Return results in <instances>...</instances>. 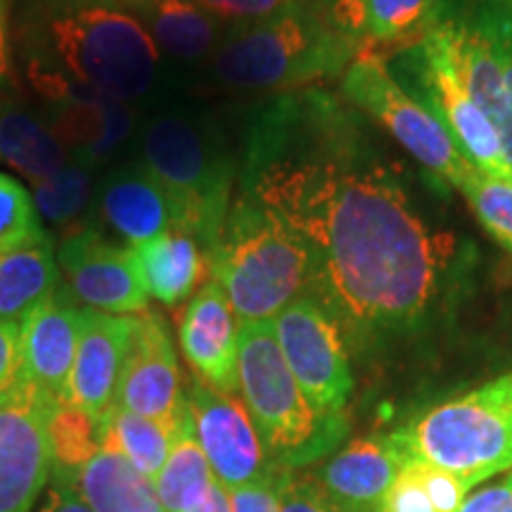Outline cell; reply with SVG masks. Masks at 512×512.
<instances>
[{
  "mask_svg": "<svg viewBox=\"0 0 512 512\" xmlns=\"http://www.w3.org/2000/svg\"><path fill=\"white\" fill-rule=\"evenodd\" d=\"M242 192L306 242L311 290L363 328H415L456 266V238L422 221L351 105L316 88L256 112Z\"/></svg>",
  "mask_w": 512,
  "mask_h": 512,
  "instance_id": "obj_1",
  "label": "cell"
},
{
  "mask_svg": "<svg viewBox=\"0 0 512 512\" xmlns=\"http://www.w3.org/2000/svg\"><path fill=\"white\" fill-rule=\"evenodd\" d=\"M38 95L79 88L133 102L155 86L159 50L121 0H36L22 27Z\"/></svg>",
  "mask_w": 512,
  "mask_h": 512,
  "instance_id": "obj_2",
  "label": "cell"
},
{
  "mask_svg": "<svg viewBox=\"0 0 512 512\" xmlns=\"http://www.w3.org/2000/svg\"><path fill=\"white\" fill-rule=\"evenodd\" d=\"M358 53L361 41L318 0H304L264 22L230 27L216 46L214 74L238 91H299L342 76Z\"/></svg>",
  "mask_w": 512,
  "mask_h": 512,
  "instance_id": "obj_3",
  "label": "cell"
},
{
  "mask_svg": "<svg viewBox=\"0 0 512 512\" xmlns=\"http://www.w3.org/2000/svg\"><path fill=\"white\" fill-rule=\"evenodd\" d=\"M207 264L238 323L273 320L287 304L311 292L316 278L306 242L245 192L230 204Z\"/></svg>",
  "mask_w": 512,
  "mask_h": 512,
  "instance_id": "obj_4",
  "label": "cell"
},
{
  "mask_svg": "<svg viewBox=\"0 0 512 512\" xmlns=\"http://www.w3.org/2000/svg\"><path fill=\"white\" fill-rule=\"evenodd\" d=\"M240 392L268 456L278 467L309 465L344 437V418H323L287 368L273 320L240 323Z\"/></svg>",
  "mask_w": 512,
  "mask_h": 512,
  "instance_id": "obj_5",
  "label": "cell"
},
{
  "mask_svg": "<svg viewBox=\"0 0 512 512\" xmlns=\"http://www.w3.org/2000/svg\"><path fill=\"white\" fill-rule=\"evenodd\" d=\"M140 166L174 202L176 230L192 235L209 256L233 204V164L226 152L190 119L162 114L143 128Z\"/></svg>",
  "mask_w": 512,
  "mask_h": 512,
  "instance_id": "obj_6",
  "label": "cell"
},
{
  "mask_svg": "<svg viewBox=\"0 0 512 512\" xmlns=\"http://www.w3.org/2000/svg\"><path fill=\"white\" fill-rule=\"evenodd\" d=\"M403 463L422 460L463 479L467 489L512 467V401L489 382L439 403L389 434Z\"/></svg>",
  "mask_w": 512,
  "mask_h": 512,
  "instance_id": "obj_7",
  "label": "cell"
},
{
  "mask_svg": "<svg viewBox=\"0 0 512 512\" xmlns=\"http://www.w3.org/2000/svg\"><path fill=\"white\" fill-rule=\"evenodd\" d=\"M342 95L356 112L382 126L415 162L453 188L472 169L441 121L401 86L384 55L361 48L344 69Z\"/></svg>",
  "mask_w": 512,
  "mask_h": 512,
  "instance_id": "obj_8",
  "label": "cell"
},
{
  "mask_svg": "<svg viewBox=\"0 0 512 512\" xmlns=\"http://www.w3.org/2000/svg\"><path fill=\"white\" fill-rule=\"evenodd\" d=\"M273 328L287 368L311 406L323 418L342 420L354 375L337 313L306 292L273 318Z\"/></svg>",
  "mask_w": 512,
  "mask_h": 512,
  "instance_id": "obj_9",
  "label": "cell"
},
{
  "mask_svg": "<svg viewBox=\"0 0 512 512\" xmlns=\"http://www.w3.org/2000/svg\"><path fill=\"white\" fill-rule=\"evenodd\" d=\"M403 53L408 57V67L413 69L415 83L420 86L415 88V93L420 91L422 95L420 102L441 121L460 155L484 174L512 181V169L505 159L494 121L467 93L437 29L432 27L418 46Z\"/></svg>",
  "mask_w": 512,
  "mask_h": 512,
  "instance_id": "obj_10",
  "label": "cell"
},
{
  "mask_svg": "<svg viewBox=\"0 0 512 512\" xmlns=\"http://www.w3.org/2000/svg\"><path fill=\"white\" fill-rule=\"evenodd\" d=\"M185 399L192 430L209 460L211 472L228 491L261 482L283 470L268 456L245 401L235 394L219 392L197 377L190 382Z\"/></svg>",
  "mask_w": 512,
  "mask_h": 512,
  "instance_id": "obj_11",
  "label": "cell"
},
{
  "mask_svg": "<svg viewBox=\"0 0 512 512\" xmlns=\"http://www.w3.org/2000/svg\"><path fill=\"white\" fill-rule=\"evenodd\" d=\"M55 403L31 380L0 399V512H29L48 484V420Z\"/></svg>",
  "mask_w": 512,
  "mask_h": 512,
  "instance_id": "obj_12",
  "label": "cell"
},
{
  "mask_svg": "<svg viewBox=\"0 0 512 512\" xmlns=\"http://www.w3.org/2000/svg\"><path fill=\"white\" fill-rule=\"evenodd\" d=\"M131 318V339L112 408L164 422L185 420L188 399L166 320L147 309Z\"/></svg>",
  "mask_w": 512,
  "mask_h": 512,
  "instance_id": "obj_13",
  "label": "cell"
},
{
  "mask_svg": "<svg viewBox=\"0 0 512 512\" xmlns=\"http://www.w3.org/2000/svg\"><path fill=\"white\" fill-rule=\"evenodd\" d=\"M57 266L67 290L86 309L133 316L147 309V290L131 247L114 245L100 230L72 233L57 249Z\"/></svg>",
  "mask_w": 512,
  "mask_h": 512,
  "instance_id": "obj_14",
  "label": "cell"
},
{
  "mask_svg": "<svg viewBox=\"0 0 512 512\" xmlns=\"http://www.w3.org/2000/svg\"><path fill=\"white\" fill-rule=\"evenodd\" d=\"M238 332L240 323L233 306L214 280L192 294L178 318V339L185 361L195 370L197 380L226 394L240 389Z\"/></svg>",
  "mask_w": 512,
  "mask_h": 512,
  "instance_id": "obj_15",
  "label": "cell"
},
{
  "mask_svg": "<svg viewBox=\"0 0 512 512\" xmlns=\"http://www.w3.org/2000/svg\"><path fill=\"white\" fill-rule=\"evenodd\" d=\"M41 98L48 105V126L60 138L67 155L72 152L76 162L88 169L117 155L136 126V112L128 102L105 95L57 88Z\"/></svg>",
  "mask_w": 512,
  "mask_h": 512,
  "instance_id": "obj_16",
  "label": "cell"
},
{
  "mask_svg": "<svg viewBox=\"0 0 512 512\" xmlns=\"http://www.w3.org/2000/svg\"><path fill=\"white\" fill-rule=\"evenodd\" d=\"M133 318L83 309L81 337L64 399L81 411L105 418L114 406L117 384L131 339Z\"/></svg>",
  "mask_w": 512,
  "mask_h": 512,
  "instance_id": "obj_17",
  "label": "cell"
},
{
  "mask_svg": "<svg viewBox=\"0 0 512 512\" xmlns=\"http://www.w3.org/2000/svg\"><path fill=\"white\" fill-rule=\"evenodd\" d=\"M83 309H79L67 290L57 285L22 318V361L24 380H31L43 392L64 399L72 375L76 347L81 337Z\"/></svg>",
  "mask_w": 512,
  "mask_h": 512,
  "instance_id": "obj_18",
  "label": "cell"
},
{
  "mask_svg": "<svg viewBox=\"0 0 512 512\" xmlns=\"http://www.w3.org/2000/svg\"><path fill=\"white\" fill-rule=\"evenodd\" d=\"M403 460L389 437L356 439L316 472L325 496L344 512H382Z\"/></svg>",
  "mask_w": 512,
  "mask_h": 512,
  "instance_id": "obj_19",
  "label": "cell"
},
{
  "mask_svg": "<svg viewBox=\"0 0 512 512\" xmlns=\"http://www.w3.org/2000/svg\"><path fill=\"white\" fill-rule=\"evenodd\" d=\"M98 207L102 221L131 245L176 230L174 202L140 164L121 166L105 178Z\"/></svg>",
  "mask_w": 512,
  "mask_h": 512,
  "instance_id": "obj_20",
  "label": "cell"
},
{
  "mask_svg": "<svg viewBox=\"0 0 512 512\" xmlns=\"http://www.w3.org/2000/svg\"><path fill=\"white\" fill-rule=\"evenodd\" d=\"M143 24L159 53L176 60H200L221 41V22L197 0H121Z\"/></svg>",
  "mask_w": 512,
  "mask_h": 512,
  "instance_id": "obj_21",
  "label": "cell"
},
{
  "mask_svg": "<svg viewBox=\"0 0 512 512\" xmlns=\"http://www.w3.org/2000/svg\"><path fill=\"white\" fill-rule=\"evenodd\" d=\"M147 297L164 306L188 302L207 273V256L192 235L166 230L157 238L131 247Z\"/></svg>",
  "mask_w": 512,
  "mask_h": 512,
  "instance_id": "obj_22",
  "label": "cell"
},
{
  "mask_svg": "<svg viewBox=\"0 0 512 512\" xmlns=\"http://www.w3.org/2000/svg\"><path fill=\"white\" fill-rule=\"evenodd\" d=\"M0 162L31 183L46 181L69 164L53 128L17 102L0 105Z\"/></svg>",
  "mask_w": 512,
  "mask_h": 512,
  "instance_id": "obj_23",
  "label": "cell"
},
{
  "mask_svg": "<svg viewBox=\"0 0 512 512\" xmlns=\"http://www.w3.org/2000/svg\"><path fill=\"white\" fill-rule=\"evenodd\" d=\"M91 512H159L155 484L143 472L121 458L119 453L102 451L83 467L74 486Z\"/></svg>",
  "mask_w": 512,
  "mask_h": 512,
  "instance_id": "obj_24",
  "label": "cell"
},
{
  "mask_svg": "<svg viewBox=\"0 0 512 512\" xmlns=\"http://www.w3.org/2000/svg\"><path fill=\"white\" fill-rule=\"evenodd\" d=\"M188 422L190 411L181 422H164L121 411V408H110V413L102 418V448L119 453L155 484L176 437Z\"/></svg>",
  "mask_w": 512,
  "mask_h": 512,
  "instance_id": "obj_25",
  "label": "cell"
},
{
  "mask_svg": "<svg viewBox=\"0 0 512 512\" xmlns=\"http://www.w3.org/2000/svg\"><path fill=\"white\" fill-rule=\"evenodd\" d=\"M60 285L50 240L0 254V323H17Z\"/></svg>",
  "mask_w": 512,
  "mask_h": 512,
  "instance_id": "obj_26",
  "label": "cell"
},
{
  "mask_svg": "<svg viewBox=\"0 0 512 512\" xmlns=\"http://www.w3.org/2000/svg\"><path fill=\"white\" fill-rule=\"evenodd\" d=\"M50 484L74 489L83 467L102 451V418L57 401L48 420Z\"/></svg>",
  "mask_w": 512,
  "mask_h": 512,
  "instance_id": "obj_27",
  "label": "cell"
},
{
  "mask_svg": "<svg viewBox=\"0 0 512 512\" xmlns=\"http://www.w3.org/2000/svg\"><path fill=\"white\" fill-rule=\"evenodd\" d=\"M439 8L441 0H368L361 48L384 55L418 46L437 22Z\"/></svg>",
  "mask_w": 512,
  "mask_h": 512,
  "instance_id": "obj_28",
  "label": "cell"
},
{
  "mask_svg": "<svg viewBox=\"0 0 512 512\" xmlns=\"http://www.w3.org/2000/svg\"><path fill=\"white\" fill-rule=\"evenodd\" d=\"M216 482L207 456L192 430V420L174 441L169 458L155 479V494L164 512H188Z\"/></svg>",
  "mask_w": 512,
  "mask_h": 512,
  "instance_id": "obj_29",
  "label": "cell"
},
{
  "mask_svg": "<svg viewBox=\"0 0 512 512\" xmlns=\"http://www.w3.org/2000/svg\"><path fill=\"white\" fill-rule=\"evenodd\" d=\"M456 190L463 192L486 233L512 254V181L489 176L472 166Z\"/></svg>",
  "mask_w": 512,
  "mask_h": 512,
  "instance_id": "obj_30",
  "label": "cell"
},
{
  "mask_svg": "<svg viewBox=\"0 0 512 512\" xmlns=\"http://www.w3.org/2000/svg\"><path fill=\"white\" fill-rule=\"evenodd\" d=\"M91 169L79 162L62 166L46 181L34 183V204L41 221L64 226L74 221L91 200Z\"/></svg>",
  "mask_w": 512,
  "mask_h": 512,
  "instance_id": "obj_31",
  "label": "cell"
},
{
  "mask_svg": "<svg viewBox=\"0 0 512 512\" xmlns=\"http://www.w3.org/2000/svg\"><path fill=\"white\" fill-rule=\"evenodd\" d=\"M48 233L38 216L34 197L17 178L0 174V254L46 242Z\"/></svg>",
  "mask_w": 512,
  "mask_h": 512,
  "instance_id": "obj_32",
  "label": "cell"
},
{
  "mask_svg": "<svg viewBox=\"0 0 512 512\" xmlns=\"http://www.w3.org/2000/svg\"><path fill=\"white\" fill-rule=\"evenodd\" d=\"M496 34L498 53H501L503 64V107L494 126L498 131V138H501L505 159H508L512 169V8H508V5H503L498 10Z\"/></svg>",
  "mask_w": 512,
  "mask_h": 512,
  "instance_id": "obj_33",
  "label": "cell"
},
{
  "mask_svg": "<svg viewBox=\"0 0 512 512\" xmlns=\"http://www.w3.org/2000/svg\"><path fill=\"white\" fill-rule=\"evenodd\" d=\"M403 465L418 477V482L427 491V496H430L437 512H458V508L465 501V494L470 491L463 479L441 470V467L422 463V460H406Z\"/></svg>",
  "mask_w": 512,
  "mask_h": 512,
  "instance_id": "obj_34",
  "label": "cell"
},
{
  "mask_svg": "<svg viewBox=\"0 0 512 512\" xmlns=\"http://www.w3.org/2000/svg\"><path fill=\"white\" fill-rule=\"evenodd\" d=\"M197 3L219 22H230L235 27V24L264 22L268 17L297 8L304 0H197Z\"/></svg>",
  "mask_w": 512,
  "mask_h": 512,
  "instance_id": "obj_35",
  "label": "cell"
},
{
  "mask_svg": "<svg viewBox=\"0 0 512 512\" xmlns=\"http://www.w3.org/2000/svg\"><path fill=\"white\" fill-rule=\"evenodd\" d=\"M278 512H344L325 496L313 475L294 477L290 470L280 482V505Z\"/></svg>",
  "mask_w": 512,
  "mask_h": 512,
  "instance_id": "obj_36",
  "label": "cell"
},
{
  "mask_svg": "<svg viewBox=\"0 0 512 512\" xmlns=\"http://www.w3.org/2000/svg\"><path fill=\"white\" fill-rule=\"evenodd\" d=\"M22 330L17 323H0V399L22 384Z\"/></svg>",
  "mask_w": 512,
  "mask_h": 512,
  "instance_id": "obj_37",
  "label": "cell"
},
{
  "mask_svg": "<svg viewBox=\"0 0 512 512\" xmlns=\"http://www.w3.org/2000/svg\"><path fill=\"white\" fill-rule=\"evenodd\" d=\"M382 512H437V508H434L427 491L422 489L418 477L403 465L394 479L392 489L387 491Z\"/></svg>",
  "mask_w": 512,
  "mask_h": 512,
  "instance_id": "obj_38",
  "label": "cell"
},
{
  "mask_svg": "<svg viewBox=\"0 0 512 512\" xmlns=\"http://www.w3.org/2000/svg\"><path fill=\"white\" fill-rule=\"evenodd\" d=\"M287 470H278L275 475L261 482L240 486L230 491L233 512H278L280 505V482Z\"/></svg>",
  "mask_w": 512,
  "mask_h": 512,
  "instance_id": "obj_39",
  "label": "cell"
},
{
  "mask_svg": "<svg viewBox=\"0 0 512 512\" xmlns=\"http://www.w3.org/2000/svg\"><path fill=\"white\" fill-rule=\"evenodd\" d=\"M318 3L323 5V10L328 12V17L344 31V34L354 36L356 41H361L368 0H318Z\"/></svg>",
  "mask_w": 512,
  "mask_h": 512,
  "instance_id": "obj_40",
  "label": "cell"
},
{
  "mask_svg": "<svg viewBox=\"0 0 512 512\" xmlns=\"http://www.w3.org/2000/svg\"><path fill=\"white\" fill-rule=\"evenodd\" d=\"M458 512H512V484L503 479L494 486L475 491L465 498Z\"/></svg>",
  "mask_w": 512,
  "mask_h": 512,
  "instance_id": "obj_41",
  "label": "cell"
},
{
  "mask_svg": "<svg viewBox=\"0 0 512 512\" xmlns=\"http://www.w3.org/2000/svg\"><path fill=\"white\" fill-rule=\"evenodd\" d=\"M38 512H91L88 505L81 501V496L74 489H64V486L50 484L46 503L41 505Z\"/></svg>",
  "mask_w": 512,
  "mask_h": 512,
  "instance_id": "obj_42",
  "label": "cell"
},
{
  "mask_svg": "<svg viewBox=\"0 0 512 512\" xmlns=\"http://www.w3.org/2000/svg\"><path fill=\"white\" fill-rule=\"evenodd\" d=\"M12 79V43H10V10L8 0H0V88Z\"/></svg>",
  "mask_w": 512,
  "mask_h": 512,
  "instance_id": "obj_43",
  "label": "cell"
},
{
  "mask_svg": "<svg viewBox=\"0 0 512 512\" xmlns=\"http://www.w3.org/2000/svg\"><path fill=\"white\" fill-rule=\"evenodd\" d=\"M188 512H233L230 491L221 482H214L209 486L207 494L202 496V501L192 505Z\"/></svg>",
  "mask_w": 512,
  "mask_h": 512,
  "instance_id": "obj_44",
  "label": "cell"
},
{
  "mask_svg": "<svg viewBox=\"0 0 512 512\" xmlns=\"http://www.w3.org/2000/svg\"><path fill=\"white\" fill-rule=\"evenodd\" d=\"M494 384L498 387V392L505 396V399L512 401V373L498 377V380H494Z\"/></svg>",
  "mask_w": 512,
  "mask_h": 512,
  "instance_id": "obj_45",
  "label": "cell"
},
{
  "mask_svg": "<svg viewBox=\"0 0 512 512\" xmlns=\"http://www.w3.org/2000/svg\"><path fill=\"white\" fill-rule=\"evenodd\" d=\"M505 482L512 484V467H510V472H508V475H505Z\"/></svg>",
  "mask_w": 512,
  "mask_h": 512,
  "instance_id": "obj_46",
  "label": "cell"
},
{
  "mask_svg": "<svg viewBox=\"0 0 512 512\" xmlns=\"http://www.w3.org/2000/svg\"><path fill=\"white\" fill-rule=\"evenodd\" d=\"M496 3H501V5H510V8H512V0H496Z\"/></svg>",
  "mask_w": 512,
  "mask_h": 512,
  "instance_id": "obj_47",
  "label": "cell"
},
{
  "mask_svg": "<svg viewBox=\"0 0 512 512\" xmlns=\"http://www.w3.org/2000/svg\"><path fill=\"white\" fill-rule=\"evenodd\" d=\"M159 512H164V510H159Z\"/></svg>",
  "mask_w": 512,
  "mask_h": 512,
  "instance_id": "obj_48",
  "label": "cell"
}]
</instances>
